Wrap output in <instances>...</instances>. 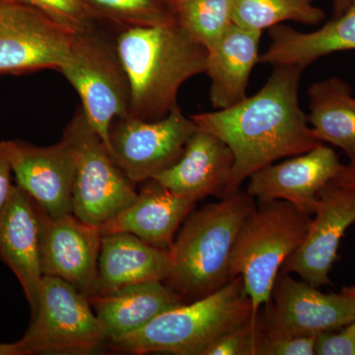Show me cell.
Instances as JSON below:
<instances>
[{
	"mask_svg": "<svg viewBox=\"0 0 355 355\" xmlns=\"http://www.w3.org/2000/svg\"><path fill=\"white\" fill-rule=\"evenodd\" d=\"M315 354L355 355L354 322L338 330L318 334L315 338Z\"/></svg>",
	"mask_w": 355,
	"mask_h": 355,
	"instance_id": "f546056e",
	"label": "cell"
},
{
	"mask_svg": "<svg viewBox=\"0 0 355 355\" xmlns=\"http://www.w3.org/2000/svg\"><path fill=\"white\" fill-rule=\"evenodd\" d=\"M38 210L43 275L64 280L90 300L95 293L101 247L99 227L73 214L51 218L39 207Z\"/></svg>",
	"mask_w": 355,
	"mask_h": 355,
	"instance_id": "5bb4252c",
	"label": "cell"
},
{
	"mask_svg": "<svg viewBox=\"0 0 355 355\" xmlns=\"http://www.w3.org/2000/svg\"><path fill=\"white\" fill-rule=\"evenodd\" d=\"M252 316L253 306L238 275L214 293L165 311L111 345L133 354L203 355L218 338L248 323Z\"/></svg>",
	"mask_w": 355,
	"mask_h": 355,
	"instance_id": "277c9868",
	"label": "cell"
},
{
	"mask_svg": "<svg viewBox=\"0 0 355 355\" xmlns=\"http://www.w3.org/2000/svg\"><path fill=\"white\" fill-rule=\"evenodd\" d=\"M260 319L265 336H314L352 323L355 303L347 288L323 293L280 270Z\"/></svg>",
	"mask_w": 355,
	"mask_h": 355,
	"instance_id": "30bf717a",
	"label": "cell"
},
{
	"mask_svg": "<svg viewBox=\"0 0 355 355\" xmlns=\"http://www.w3.org/2000/svg\"><path fill=\"white\" fill-rule=\"evenodd\" d=\"M148 180L137 200L111 220L100 226L102 235L130 233L159 249L169 251L180 225L196 205Z\"/></svg>",
	"mask_w": 355,
	"mask_h": 355,
	"instance_id": "ac0fdd59",
	"label": "cell"
},
{
	"mask_svg": "<svg viewBox=\"0 0 355 355\" xmlns=\"http://www.w3.org/2000/svg\"><path fill=\"white\" fill-rule=\"evenodd\" d=\"M95 20H106L123 29L176 22L174 0H84Z\"/></svg>",
	"mask_w": 355,
	"mask_h": 355,
	"instance_id": "484cf974",
	"label": "cell"
},
{
	"mask_svg": "<svg viewBox=\"0 0 355 355\" xmlns=\"http://www.w3.org/2000/svg\"><path fill=\"white\" fill-rule=\"evenodd\" d=\"M0 355H23L17 343H0Z\"/></svg>",
	"mask_w": 355,
	"mask_h": 355,
	"instance_id": "d6a6232c",
	"label": "cell"
},
{
	"mask_svg": "<svg viewBox=\"0 0 355 355\" xmlns=\"http://www.w3.org/2000/svg\"><path fill=\"white\" fill-rule=\"evenodd\" d=\"M331 183L355 190V161H352L349 165H343Z\"/></svg>",
	"mask_w": 355,
	"mask_h": 355,
	"instance_id": "1f68e13d",
	"label": "cell"
},
{
	"mask_svg": "<svg viewBox=\"0 0 355 355\" xmlns=\"http://www.w3.org/2000/svg\"><path fill=\"white\" fill-rule=\"evenodd\" d=\"M64 135L71 142L76 156L73 214L81 221L100 227L132 205L139 193L91 127L81 107L65 128Z\"/></svg>",
	"mask_w": 355,
	"mask_h": 355,
	"instance_id": "52a82bcc",
	"label": "cell"
},
{
	"mask_svg": "<svg viewBox=\"0 0 355 355\" xmlns=\"http://www.w3.org/2000/svg\"><path fill=\"white\" fill-rule=\"evenodd\" d=\"M314 336H265L261 335L257 355H313Z\"/></svg>",
	"mask_w": 355,
	"mask_h": 355,
	"instance_id": "f1b7e54d",
	"label": "cell"
},
{
	"mask_svg": "<svg viewBox=\"0 0 355 355\" xmlns=\"http://www.w3.org/2000/svg\"><path fill=\"white\" fill-rule=\"evenodd\" d=\"M6 144L16 186L51 218L73 214L76 156L70 140L62 135L50 146L22 140H8Z\"/></svg>",
	"mask_w": 355,
	"mask_h": 355,
	"instance_id": "7c38bea8",
	"label": "cell"
},
{
	"mask_svg": "<svg viewBox=\"0 0 355 355\" xmlns=\"http://www.w3.org/2000/svg\"><path fill=\"white\" fill-rule=\"evenodd\" d=\"M32 318L17 342L23 355L94 354L108 340L90 300L58 277L44 275Z\"/></svg>",
	"mask_w": 355,
	"mask_h": 355,
	"instance_id": "ba28073f",
	"label": "cell"
},
{
	"mask_svg": "<svg viewBox=\"0 0 355 355\" xmlns=\"http://www.w3.org/2000/svg\"><path fill=\"white\" fill-rule=\"evenodd\" d=\"M0 1H1V0H0Z\"/></svg>",
	"mask_w": 355,
	"mask_h": 355,
	"instance_id": "8d00e7d4",
	"label": "cell"
},
{
	"mask_svg": "<svg viewBox=\"0 0 355 355\" xmlns=\"http://www.w3.org/2000/svg\"><path fill=\"white\" fill-rule=\"evenodd\" d=\"M197 130L178 105L157 121L116 119L110 130V153L132 183L148 181L179 160Z\"/></svg>",
	"mask_w": 355,
	"mask_h": 355,
	"instance_id": "9c48e42d",
	"label": "cell"
},
{
	"mask_svg": "<svg viewBox=\"0 0 355 355\" xmlns=\"http://www.w3.org/2000/svg\"><path fill=\"white\" fill-rule=\"evenodd\" d=\"M261 336V319L258 326H254L250 320L248 323L218 338L203 355H257Z\"/></svg>",
	"mask_w": 355,
	"mask_h": 355,
	"instance_id": "83f0119b",
	"label": "cell"
},
{
	"mask_svg": "<svg viewBox=\"0 0 355 355\" xmlns=\"http://www.w3.org/2000/svg\"><path fill=\"white\" fill-rule=\"evenodd\" d=\"M261 32L234 23L207 51L205 73L214 109L228 108L247 97L250 76L260 58Z\"/></svg>",
	"mask_w": 355,
	"mask_h": 355,
	"instance_id": "ffe728a7",
	"label": "cell"
},
{
	"mask_svg": "<svg viewBox=\"0 0 355 355\" xmlns=\"http://www.w3.org/2000/svg\"><path fill=\"white\" fill-rule=\"evenodd\" d=\"M345 288H347V291H349V293L350 294V295H352V297L354 298L355 303V286L345 287ZM354 323L355 324V319Z\"/></svg>",
	"mask_w": 355,
	"mask_h": 355,
	"instance_id": "e575fe53",
	"label": "cell"
},
{
	"mask_svg": "<svg viewBox=\"0 0 355 355\" xmlns=\"http://www.w3.org/2000/svg\"><path fill=\"white\" fill-rule=\"evenodd\" d=\"M48 16L67 31L96 27V20L84 0H12Z\"/></svg>",
	"mask_w": 355,
	"mask_h": 355,
	"instance_id": "4316f807",
	"label": "cell"
},
{
	"mask_svg": "<svg viewBox=\"0 0 355 355\" xmlns=\"http://www.w3.org/2000/svg\"><path fill=\"white\" fill-rule=\"evenodd\" d=\"M308 121L315 137L342 148L355 161V99L352 87L338 77L312 84L308 89Z\"/></svg>",
	"mask_w": 355,
	"mask_h": 355,
	"instance_id": "603a6c76",
	"label": "cell"
},
{
	"mask_svg": "<svg viewBox=\"0 0 355 355\" xmlns=\"http://www.w3.org/2000/svg\"><path fill=\"white\" fill-rule=\"evenodd\" d=\"M235 0H180L176 22L207 51L234 24Z\"/></svg>",
	"mask_w": 355,
	"mask_h": 355,
	"instance_id": "cb8c5ba5",
	"label": "cell"
},
{
	"mask_svg": "<svg viewBox=\"0 0 355 355\" xmlns=\"http://www.w3.org/2000/svg\"><path fill=\"white\" fill-rule=\"evenodd\" d=\"M324 17L314 0H235L234 23L259 31L284 21L317 25Z\"/></svg>",
	"mask_w": 355,
	"mask_h": 355,
	"instance_id": "d4e9b609",
	"label": "cell"
},
{
	"mask_svg": "<svg viewBox=\"0 0 355 355\" xmlns=\"http://www.w3.org/2000/svg\"><path fill=\"white\" fill-rule=\"evenodd\" d=\"M71 33L32 7L0 1V74L60 70Z\"/></svg>",
	"mask_w": 355,
	"mask_h": 355,
	"instance_id": "8fae6325",
	"label": "cell"
},
{
	"mask_svg": "<svg viewBox=\"0 0 355 355\" xmlns=\"http://www.w3.org/2000/svg\"><path fill=\"white\" fill-rule=\"evenodd\" d=\"M343 166L335 151L321 144L253 173L248 178L246 191L260 202L284 200L312 216L320 191L333 181Z\"/></svg>",
	"mask_w": 355,
	"mask_h": 355,
	"instance_id": "9a60e30c",
	"label": "cell"
},
{
	"mask_svg": "<svg viewBox=\"0 0 355 355\" xmlns=\"http://www.w3.org/2000/svg\"><path fill=\"white\" fill-rule=\"evenodd\" d=\"M303 70L277 65L256 94L226 109L191 116L198 130L216 135L234 155L226 197L261 168L321 146L299 104Z\"/></svg>",
	"mask_w": 355,
	"mask_h": 355,
	"instance_id": "6da1fadb",
	"label": "cell"
},
{
	"mask_svg": "<svg viewBox=\"0 0 355 355\" xmlns=\"http://www.w3.org/2000/svg\"><path fill=\"white\" fill-rule=\"evenodd\" d=\"M13 172L7 153L6 141H0V214L6 207L14 186L12 183Z\"/></svg>",
	"mask_w": 355,
	"mask_h": 355,
	"instance_id": "4dcf8cb0",
	"label": "cell"
},
{
	"mask_svg": "<svg viewBox=\"0 0 355 355\" xmlns=\"http://www.w3.org/2000/svg\"><path fill=\"white\" fill-rule=\"evenodd\" d=\"M313 216L304 240L287 259L282 272L297 273L319 288L330 284L329 273L338 256L340 240L355 222V190L327 184L318 196Z\"/></svg>",
	"mask_w": 355,
	"mask_h": 355,
	"instance_id": "4fadbf2b",
	"label": "cell"
},
{
	"mask_svg": "<svg viewBox=\"0 0 355 355\" xmlns=\"http://www.w3.org/2000/svg\"><path fill=\"white\" fill-rule=\"evenodd\" d=\"M354 0H335L334 3V15L336 17L342 15L352 6Z\"/></svg>",
	"mask_w": 355,
	"mask_h": 355,
	"instance_id": "836d02e7",
	"label": "cell"
},
{
	"mask_svg": "<svg viewBox=\"0 0 355 355\" xmlns=\"http://www.w3.org/2000/svg\"><path fill=\"white\" fill-rule=\"evenodd\" d=\"M96 317L111 343L132 335L162 314L187 303L163 282H147L123 286L90 299Z\"/></svg>",
	"mask_w": 355,
	"mask_h": 355,
	"instance_id": "44dd1931",
	"label": "cell"
},
{
	"mask_svg": "<svg viewBox=\"0 0 355 355\" xmlns=\"http://www.w3.org/2000/svg\"><path fill=\"white\" fill-rule=\"evenodd\" d=\"M174 1L176 2V3H177V2L180 1V0H174Z\"/></svg>",
	"mask_w": 355,
	"mask_h": 355,
	"instance_id": "d590c367",
	"label": "cell"
},
{
	"mask_svg": "<svg viewBox=\"0 0 355 355\" xmlns=\"http://www.w3.org/2000/svg\"><path fill=\"white\" fill-rule=\"evenodd\" d=\"M116 43L130 80L132 118H164L178 105L181 86L205 72L207 51L177 22L127 28Z\"/></svg>",
	"mask_w": 355,
	"mask_h": 355,
	"instance_id": "7a4b0ae2",
	"label": "cell"
},
{
	"mask_svg": "<svg viewBox=\"0 0 355 355\" xmlns=\"http://www.w3.org/2000/svg\"><path fill=\"white\" fill-rule=\"evenodd\" d=\"M311 216L284 200L263 202L247 217L230 257L231 279L242 277L253 306L252 323L260 322L282 266L304 240Z\"/></svg>",
	"mask_w": 355,
	"mask_h": 355,
	"instance_id": "5b68a950",
	"label": "cell"
},
{
	"mask_svg": "<svg viewBox=\"0 0 355 355\" xmlns=\"http://www.w3.org/2000/svg\"><path fill=\"white\" fill-rule=\"evenodd\" d=\"M256 202L241 189L193 212L170 248L166 284L184 301L214 293L231 280L230 257Z\"/></svg>",
	"mask_w": 355,
	"mask_h": 355,
	"instance_id": "3957f363",
	"label": "cell"
},
{
	"mask_svg": "<svg viewBox=\"0 0 355 355\" xmlns=\"http://www.w3.org/2000/svg\"><path fill=\"white\" fill-rule=\"evenodd\" d=\"M272 42L259 58L261 64L293 65L305 69L336 51L355 50V0L349 8L317 31L301 33L287 26L270 28Z\"/></svg>",
	"mask_w": 355,
	"mask_h": 355,
	"instance_id": "7402d4cb",
	"label": "cell"
},
{
	"mask_svg": "<svg viewBox=\"0 0 355 355\" xmlns=\"http://www.w3.org/2000/svg\"><path fill=\"white\" fill-rule=\"evenodd\" d=\"M58 71L78 94L88 123L110 153V130L130 116V80L116 41L89 28L72 32L69 57Z\"/></svg>",
	"mask_w": 355,
	"mask_h": 355,
	"instance_id": "8992f818",
	"label": "cell"
},
{
	"mask_svg": "<svg viewBox=\"0 0 355 355\" xmlns=\"http://www.w3.org/2000/svg\"><path fill=\"white\" fill-rule=\"evenodd\" d=\"M169 270L170 254L167 250L154 247L130 233L102 235L92 298L107 295L130 284L164 282Z\"/></svg>",
	"mask_w": 355,
	"mask_h": 355,
	"instance_id": "d6986e66",
	"label": "cell"
},
{
	"mask_svg": "<svg viewBox=\"0 0 355 355\" xmlns=\"http://www.w3.org/2000/svg\"><path fill=\"white\" fill-rule=\"evenodd\" d=\"M0 260L19 280L34 317L44 277L41 221L36 203L16 184L0 214Z\"/></svg>",
	"mask_w": 355,
	"mask_h": 355,
	"instance_id": "2e32d148",
	"label": "cell"
},
{
	"mask_svg": "<svg viewBox=\"0 0 355 355\" xmlns=\"http://www.w3.org/2000/svg\"><path fill=\"white\" fill-rule=\"evenodd\" d=\"M234 155L216 135L197 130L171 167L153 178L181 197L198 202L209 197H226Z\"/></svg>",
	"mask_w": 355,
	"mask_h": 355,
	"instance_id": "e0dca14e",
	"label": "cell"
}]
</instances>
